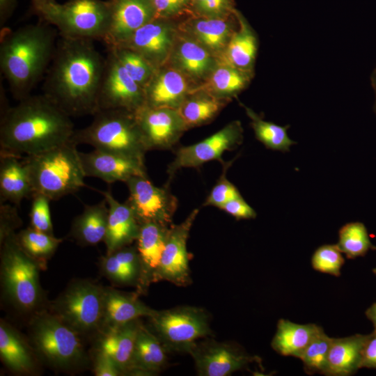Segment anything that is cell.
<instances>
[{"mask_svg":"<svg viewBox=\"0 0 376 376\" xmlns=\"http://www.w3.org/2000/svg\"><path fill=\"white\" fill-rule=\"evenodd\" d=\"M370 81H371L372 87L375 92V100L373 109H374L375 113H376V68L374 69L371 75Z\"/></svg>","mask_w":376,"mask_h":376,"instance_id":"11a10c76","label":"cell"},{"mask_svg":"<svg viewBox=\"0 0 376 376\" xmlns=\"http://www.w3.org/2000/svg\"><path fill=\"white\" fill-rule=\"evenodd\" d=\"M242 141L243 129L241 123L234 121L198 143L178 148L173 160L167 168L169 180L182 168H198L213 160L223 163L222 155L224 152L236 148Z\"/></svg>","mask_w":376,"mask_h":376,"instance_id":"7c38bea8","label":"cell"},{"mask_svg":"<svg viewBox=\"0 0 376 376\" xmlns=\"http://www.w3.org/2000/svg\"><path fill=\"white\" fill-rule=\"evenodd\" d=\"M3 103L1 152L28 156L70 141L71 117L45 95H31L14 107Z\"/></svg>","mask_w":376,"mask_h":376,"instance_id":"7a4b0ae2","label":"cell"},{"mask_svg":"<svg viewBox=\"0 0 376 376\" xmlns=\"http://www.w3.org/2000/svg\"><path fill=\"white\" fill-rule=\"evenodd\" d=\"M39 265L22 248L14 231L1 238L2 285L9 299L20 310L31 311L42 300Z\"/></svg>","mask_w":376,"mask_h":376,"instance_id":"8992f818","label":"cell"},{"mask_svg":"<svg viewBox=\"0 0 376 376\" xmlns=\"http://www.w3.org/2000/svg\"><path fill=\"white\" fill-rule=\"evenodd\" d=\"M16 236L22 248L40 265L54 254L62 242L54 235L31 227L22 230Z\"/></svg>","mask_w":376,"mask_h":376,"instance_id":"74e56055","label":"cell"},{"mask_svg":"<svg viewBox=\"0 0 376 376\" xmlns=\"http://www.w3.org/2000/svg\"><path fill=\"white\" fill-rule=\"evenodd\" d=\"M170 226L151 221L140 225L136 240L141 264L137 282L140 293L146 290L151 283L157 281V272Z\"/></svg>","mask_w":376,"mask_h":376,"instance_id":"d6986e66","label":"cell"},{"mask_svg":"<svg viewBox=\"0 0 376 376\" xmlns=\"http://www.w3.org/2000/svg\"><path fill=\"white\" fill-rule=\"evenodd\" d=\"M225 102L212 94H197L183 100L177 111L187 128L199 126L212 120Z\"/></svg>","mask_w":376,"mask_h":376,"instance_id":"1f68e13d","label":"cell"},{"mask_svg":"<svg viewBox=\"0 0 376 376\" xmlns=\"http://www.w3.org/2000/svg\"><path fill=\"white\" fill-rule=\"evenodd\" d=\"M163 19L155 18L144 24L119 46L139 53L158 69L167 58L172 45L170 25Z\"/></svg>","mask_w":376,"mask_h":376,"instance_id":"ffe728a7","label":"cell"},{"mask_svg":"<svg viewBox=\"0 0 376 376\" xmlns=\"http://www.w3.org/2000/svg\"><path fill=\"white\" fill-rule=\"evenodd\" d=\"M226 17H200L194 19L190 23L193 34L207 48L213 51L222 49L231 37L230 24Z\"/></svg>","mask_w":376,"mask_h":376,"instance_id":"d6a6232c","label":"cell"},{"mask_svg":"<svg viewBox=\"0 0 376 376\" xmlns=\"http://www.w3.org/2000/svg\"><path fill=\"white\" fill-rule=\"evenodd\" d=\"M104 288L87 281L71 283L52 305V313L79 334L101 329Z\"/></svg>","mask_w":376,"mask_h":376,"instance_id":"30bf717a","label":"cell"},{"mask_svg":"<svg viewBox=\"0 0 376 376\" xmlns=\"http://www.w3.org/2000/svg\"><path fill=\"white\" fill-rule=\"evenodd\" d=\"M129 190L127 201L140 224L156 222L167 226L172 224L178 200L170 191L169 185H154L148 176H136L125 182Z\"/></svg>","mask_w":376,"mask_h":376,"instance_id":"4fadbf2b","label":"cell"},{"mask_svg":"<svg viewBox=\"0 0 376 376\" xmlns=\"http://www.w3.org/2000/svg\"><path fill=\"white\" fill-rule=\"evenodd\" d=\"M1 238L6 234L14 231L21 223L15 205L3 204L0 205Z\"/></svg>","mask_w":376,"mask_h":376,"instance_id":"c3c4849f","label":"cell"},{"mask_svg":"<svg viewBox=\"0 0 376 376\" xmlns=\"http://www.w3.org/2000/svg\"><path fill=\"white\" fill-rule=\"evenodd\" d=\"M331 340L332 338L328 336L320 327L299 357L307 374L324 375Z\"/></svg>","mask_w":376,"mask_h":376,"instance_id":"f35d334b","label":"cell"},{"mask_svg":"<svg viewBox=\"0 0 376 376\" xmlns=\"http://www.w3.org/2000/svg\"><path fill=\"white\" fill-rule=\"evenodd\" d=\"M150 329L167 352L189 353L198 340L212 336L210 319L201 308L182 306L155 311Z\"/></svg>","mask_w":376,"mask_h":376,"instance_id":"9c48e42d","label":"cell"},{"mask_svg":"<svg viewBox=\"0 0 376 376\" xmlns=\"http://www.w3.org/2000/svg\"><path fill=\"white\" fill-rule=\"evenodd\" d=\"M23 159L29 171L33 194H42L50 201H56L86 186L79 152L77 145L71 141L26 156Z\"/></svg>","mask_w":376,"mask_h":376,"instance_id":"277c9868","label":"cell"},{"mask_svg":"<svg viewBox=\"0 0 376 376\" xmlns=\"http://www.w3.org/2000/svg\"><path fill=\"white\" fill-rule=\"evenodd\" d=\"M79 157L86 177L100 178L108 184L148 176L144 161L136 158L95 148L79 152Z\"/></svg>","mask_w":376,"mask_h":376,"instance_id":"ac0fdd59","label":"cell"},{"mask_svg":"<svg viewBox=\"0 0 376 376\" xmlns=\"http://www.w3.org/2000/svg\"><path fill=\"white\" fill-rule=\"evenodd\" d=\"M17 0H0V24L2 26L13 13Z\"/></svg>","mask_w":376,"mask_h":376,"instance_id":"816d5d0a","label":"cell"},{"mask_svg":"<svg viewBox=\"0 0 376 376\" xmlns=\"http://www.w3.org/2000/svg\"><path fill=\"white\" fill-rule=\"evenodd\" d=\"M134 115L148 150L173 148L187 129L177 109L144 105Z\"/></svg>","mask_w":376,"mask_h":376,"instance_id":"2e32d148","label":"cell"},{"mask_svg":"<svg viewBox=\"0 0 376 376\" xmlns=\"http://www.w3.org/2000/svg\"><path fill=\"white\" fill-rule=\"evenodd\" d=\"M0 356L13 372L29 373L35 368L33 357L25 341L13 327L2 320L0 324Z\"/></svg>","mask_w":376,"mask_h":376,"instance_id":"f546056e","label":"cell"},{"mask_svg":"<svg viewBox=\"0 0 376 376\" xmlns=\"http://www.w3.org/2000/svg\"><path fill=\"white\" fill-rule=\"evenodd\" d=\"M366 315L371 321L375 329H376V302L373 304L366 311Z\"/></svg>","mask_w":376,"mask_h":376,"instance_id":"db71d44e","label":"cell"},{"mask_svg":"<svg viewBox=\"0 0 376 376\" xmlns=\"http://www.w3.org/2000/svg\"><path fill=\"white\" fill-rule=\"evenodd\" d=\"M116 55L129 75L144 88L156 68L139 53L125 47H107Z\"/></svg>","mask_w":376,"mask_h":376,"instance_id":"60d3db41","label":"cell"},{"mask_svg":"<svg viewBox=\"0 0 376 376\" xmlns=\"http://www.w3.org/2000/svg\"><path fill=\"white\" fill-rule=\"evenodd\" d=\"M108 214V205L104 198L93 205H85L82 212L73 220L70 235L82 246H93L104 241Z\"/></svg>","mask_w":376,"mask_h":376,"instance_id":"83f0119b","label":"cell"},{"mask_svg":"<svg viewBox=\"0 0 376 376\" xmlns=\"http://www.w3.org/2000/svg\"><path fill=\"white\" fill-rule=\"evenodd\" d=\"M251 75V72L237 68L230 64L222 65L212 72L207 88L215 96L233 95L248 85Z\"/></svg>","mask_w":376,"mask_h":376,"instance_id":"e575fe53","label":"cell"},{"mask_svg":"<svg viewBox=\"0 0 376 376\" xmlns=\"http://www.w3.org/2000/svg\"><path fill=\"white\" fill-rule=\"evenodd\" d=\"M222 164L223 173L206 198L203 203L205 206L210 205L220 208L228 201L242 196L237 188L226 178V171L230 166L231 162H226L225 164L224 162Z\"/></svg>","mask_w":376,"mask_h":376,"instance_id":"7bdbcfd3","label":"cell"},{"mask_svg":"<svg viewBox=\"0 0 376 376\" xmlns=\"http://www.w3.org/2000/svg\"><path fill=\"white\" fill-rule=\"evenodd\" d=\"M368 335L357 334L332 338L324 375L350 376L360 368L362 352Z\"/></svg>","mask_w":376,"mask_h":376,"instance_id":"4316f807","label":"cell"},{"mask_svg":"<svg viewBox=\"0 0 376 376\" xmlns=\"http://www.w3.org/2000/svg\"><path fill=\"white\" fill-rule=\"evenodd\" d=\"M189 354L201 376L230 375L246 368L249 363L260 361L237 345L218 342L210 337L196 342Z\"/></svg>","mask_w":376,"mask_h":376,"instance_id":"5bb4252c","label":"cell"},{"mask_svg":"<svg viewBox=\"0 0 376 376\" xmlns=\"http://www.w3.org/2000/svg\"><path fill=\"white\" fill-rule=\"evenodd\" d=\"M80 334L52 312L39 311L30 322L31 345L49 366L68 368L83 359Z\"/></svg>","mask_w":376,"mask_h":376,"instance_id":"ba28073f","label":"cell"},{"mask_svg":"<svg viewBox=\"0 0 376 376\" xmlns=\"http://www.w3.org/2000/svg\"><path fill=\"white\" fill-rule=\"evenodd\" d=\"M93 370L96 376L123 375L115 362L108 355L100 351L97 352Z\"/></svg>","mask_w":376,"mask_h":376,"instance_id":"681fc988","label":"cell"},{"mask_svg":"<svg viewBox=\"0 0 376 376\" xmlns=\"http://www.w3.org/2000/svg\"><path fill=\"white\" fill-rule=\"evenodd\" d=\"M198 212L199 209H194L182 222L170 226L157 272V281L165 280L178 286H186L191 283L187 242Z\"/></svg>","mask_w":376,"mask_h":376,"instance_id":"9a60e30c","label":"cell"},{"mask_svg":"<svg viewBox=\"0 0 376 376\" xmlns=\"http://www.w3.org/2000/svg\"><path fill=\"white\" fill-rule=\"evenodd\" d=\"M139 319L104 329L97 351L108 355L123 375H130L134 344L141 325Z\"/></svg>","mask_w":376,"mask_h":376,"instance_id":"7402d4cb","label":"cell"},{"mask_svg":"<svg viewBox=\"0 0 376 376\" xmlns=\"http://www.w3.org/2000/svg\"><path fill=\"white\" fill-rule=\"evenodd\" d=\"M320 327L313 323L300 324L280 319L271 346L282 356L299 359Z\"/></svg>","mask_w":376,"mask_h":376,"instance_id":"f1b7e54d","label":"cell"},{"mask_svg":"<svg viewBox=\"0 0 376 376\" xmlns=\"http://www.w3.org/2000/svg\"><path fill=\"white\" fill-rule=\"evenodd\" d=\"M247 116L251 119V125L256 138L267 149L286 152L291 146L296 143L288 135L290 125L281 126L272 122L264 120L260 116L251 109L244 107Z\"/></svg>","mask_w":376,"mask_h":376,"instance_id":"836d02e7","label":"cell"},{"mask_svg":"<svg viewBox=\"0 0 376 376\" xmlns=\"http://www.w3.org/2000/svg\"><path fill=\"white\" fill-rule=\"evenodd\" d=\"M167 352L152 331L141 324L134 344L130 375L159 373L167 363Z\"/></svg>","mask_w":376,"mask_h":376,"instance_id":"484cf974","label":"cell"},{"mask_svg":"<svg viewBox=\"0 0 376 376\" xmlns=\"http://www.w3.org/2000/svg\"><path fill=\"white\" fill-rule=\"evenodd\" d=\"M105 57L98 111L123 109L136 112L146 104L144 88L129 75L110 49H107Z\"/></svg>","mask_w":376,"mask_h":376,"instance_id":"8fae6325","label":"cell"},{"mask_svg":"<svg viewBox=\"0 0 376 376\" xmlns=\"http://www.w3.org/2000/svg\"><path fill=\"white\" fill-rule=\"evenodd\" d=\"M110 20L104 42L107 47L125 43L140 27L156 18L150 0H109Z\"/></svg>","mask_w":376,"mask_h":376,"instance_id":"e0dca14e","label":"cell"},{"mask_svg":"<svg viewBox=\"0 0 376 376\" xmlns=\"http://www.w3.org/2000/svg\"><path fill=\"white\" fill-rule=\"evenodd\" d=\"M57 30L40 20L1 34L0 67L14 99L31 95L54 56Z\"/></svg>","mask_w":376,"mask_h":376,"instance_id":"3957f363","label":"cell"},{"mask_svg":"<svg viewBox=\"0 0 376 376\" xmlns=\"http://www.w3.org/2000/svg\"><path fill=\"white\" fill-rule=\"evenodd\" d=\"M188 85L185 77L178 71L156 70L144 87L146 104L152 107L178 109L186 98Z\"/></svg>","mask_w":376,"mask_h":376,"instance_id":"603a6c76","label":"cell"},{"mask_svg":"<svg viewBox=\"0 0 376 376\" xmlns=\"http://www.w3.org/2000/svg\"><path fill=\"white\" fill-rule=\"evenodd\" d=\"M219 209L236 219H251L256 217L255 210L240 196L223 205Z\"/></svg>","mask_w":376,"mask_h":376,"instance_id":"7dc6e473","label":"cell"},{"mask_svg":"<svg viewBox=\"0 0 376 376\" xmlns=\"http://www.w3.org/2000/svg\"><path fill=\"white\" fill-rule=\"evenodd\" d=\"M56 2L55 0H31L32 9L36 14H38L45 6Z\"/></svg>","mask_w":376,"mask_h":376,"instance_id":"f5cc1de1","label":"cell"},{"mask_svg":"<svg viewBox=\"0 0 376 376\" xmlns=\"http://www.w3.org/2000/svg\"><path fill=\"white\" fill-rule=\"evenodd\" d=\"M31 199L29 214L31 227L54 235L49 208L51 201L45 196L39 194H34Z\"/></svg>","mask_w":376,"mask_h":376,"instance_id":"ee69618b","label":"cell"},{"mask_svg":"<svg viewBox=\"0 0 376 376\" xmlns=\"http://www.w3.org/2000/svg\"><path fill=\"white\" fill-rule=\"evenodd\" d=\"M94 40L60 36L44 77L42 94L70 117L94 116L106 57Z\"/></svg>","mask_w":376,"mask_h":376,"instance_id":"6da1fadb","label":"cell"},{"mask_svg":"<svg viewBox=\"0 0 376 376\" xmlns=\"http://www.w3.org/2000/svg\"><path fill=\"white\" fill-rule=\"evenodd\" d=\"M376 369V329L368 335L364 344L360 368Z\"/></svg>","mask_w":376,"mask_h":376,"instance_id":"f907efd6","label":"cell"},{"mask_svg":"<svg viewBox=\"0 0 376 376\" xmlns=\"http://www.w3.org/2000/svg\"><path fill=\"white\" fill-rule=\"evenodd\" d=\"M240 29L231 36L226 49L228 61L230 65L251 72L257 51L258 40L242 16L238 17Z\"/></svg>","mask_w":376,"mask_h":376,"instance_id":"4dcf8cb0","label":"cell"},{"mask_svg":"<svg viewBox=\"0 0 376 376\" xmlns=\"http://www.w3.org/2000/svg\"><path fill=\"white\" fill-rule=\"evenodd\" d=\"M104 274L113 282L123 284L138 282L139 272L133 267L129 254L121 249L107 254L101 260Z\"/></svg>","mask_w":376,"mask_h":376,"instance_id":"ab89813d","label":"cell"},{"mask_svg":"<svg viewBox=\"0 0 376 376\" xmlns=\"http://www.w3.org/2000/svg\"><path fill=\"white\" fill-rule=\"evenodd\" d=\"M37 15L54 26L60 36L104 42L110 20V3L102 0L56 1Z\"/></svg>","mask_w":376,"mask_h":376,"instance_id":"52a82bcc","label":"cell"},{"mask_svg":"<svg viewBox=\"0 0 376 376\" xmlns=\"http://www.w3.org/2000/svg\"><path fill=\"white\" fill-rule=\"evenodd\" d=\"M344 263L343 253L337 244L322 245L311 257V265L315 271L336 277L340 276Z\"/></svg>","mask_w":376,"mask_h":376,"instance_id":"b9f144b4","label":"cell"},{"mask_svg":"<svg viewBox=\"0 0 376 376\" xmlns=\"http://www.w3.org/2000/svg\"><path fill=\"white\" fill-rule=\"evenodd\" d=\"M175 58L186 73L197 78L205 75L212 66L208 51L202 45L190 40H185L179 45Z\"/></svg>","mask_w":376,"mask_h":376,"instance_id":"8d00e7d4","label":"cell"},{"mask_svg":"<svg viewBox=\"0 0 376 376\" xmlns=\"http://www.w3.org/2000/svg\"><path fill=\"white\" fill-rule=\"evenodd\" d=\"M336 244L348 259L363 257L374 247L366 226L359 221L343 225L338 230Z\"/></svg>","mask_w":376,"mask_h":376,"instance_id":"d590c367","label":"cell"},{"mask_svg":"<svg viewBox=\"0 0 376 376\" xmlns=\"http://www.w3.org/2000/svg\"><path fill=\"white\" fill-rule=\"evenodd\" d=\"M191 8L198 16L205 17H226L235 11L233 0H203Z\"/></svg>","mask_w":376,"mask_h":376,"instance_id":"f6af8a7d","label":"cell"},{"mask_svg":"<svg viewBox=\"0 0 376 376\" xmlns=\"http://www.w3.org/2000/svg\"><path fill=\"white\" fill-rule=\"evenodd\" d=\"M32 185L27 166L21 157L1 152V202L8 201L19 205L24 198H32Z\"/></svg>","mask_w":376,"mask_h":376,"instance_id":"cb8c5ba5","label":"cell"},{"mask_svg":"<svg viewBox=\"0 0 376 376\" xmlns=\"http://www.w3.org/2000/svg\"><path fill=\"white\" fill-rule=\"evenodd\" d=\"M92 122L75 130L70 141L144 161L148 151L134 113L123 109L98 111Z\"/></svg>","mask_w":376,"mask_h":376,"instance_id":"5b68a950","label":"cell"},{"mask_svg":"<svg viewBox=\"0 0 376 376\" xmlns=\"http://www.w3.org/2000/svg\"><path fill=\"white\" fill-rule=\"evenodd\" d=\"M373 250H376V246H374ZM373 272L376 275V267L373 269Z\"/></svg>","mask_w":376,"mask_h":376,"instance_id":"9f6ffc18","label":"cell"},{"mask_svg":"<svg viewBox=\"0 0 376 376\" xmlns=\"http://www.w3.org/2000/svg\"><path fill=\"white\" fill-rule=\"evenodd\" d=\"M154 310L138 299L111 288H104L103 316L101 328L126 324L142 317L151 316Z\"/></svg>","mask_w":376,"mask_h":376,"instance_id":"d4e9b609","label":"cell"},{"mask_svg":"<svg viewBox=\"0 0 376 376\" xmlns=\"http://www.w3.org/2000/svg\"><path fill=\"white\" fill-rule=\"evenodd\" d=\"M156 13V18H167L190 7L191 0H150Z\"/></svg>","mask_w":376,"mask_h":376,"instance_id":"bcb514c9","label":"cell"},{"mask_svg":"<svg viewBox=\"0 0 376 376\" xmlns=\"http://www.w3.org/2000/svg\"><path fill=\"white\" fill-rule=\"evenodd\" d=\"M99 191L108 205L107 228L104 242L107 254H109L136 241L141 224L127 201L118 202L109 190Z\"/></svg>","mask_w":376,"mask_h":376,"instance_id":"44dd1931","label":"cell"}]
</instances>
